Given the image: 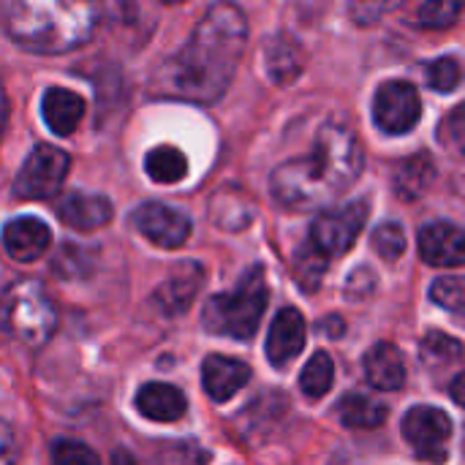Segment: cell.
I'll return each instance as SVG.
<instances>
[{
    "instance_id": "1",
    "label": "cell",
    "mask_w": 465,
    "mask_h": 465,
    "mask_svg": "<svg viewBox=\"0 0 465 465\" xmlns=\"http://www.w3.org/2000/svg\"><path fill=\"white\" fill-rule=\"evenodd\" d=\"M248 44V19L232 3L221 0L196 22L188 41L166 63L163 87L180 98L213 104L234 79L240 57Z\"/></svg>"
},
{
    "instance_id": "2",
    "label": "cell",
    "mask_w": 465,
    "mask_h": 465,
    "mask_svg": "<svg viewBox=\"0 0 465 465\" xmlns=\"http://www.w3.org/2000/svg\"><path fill=\"white\" fill-rule=\"evenodd\" d=\"M365 153L357 134L343 123H327L308 155L281 163L270 188L283 210L305 213L335 202L362 172Z\"/></svg>"
},
{
    "instance_id": "3",
    "label": "cell",
    "mask_w": 465,
    "mask_h": 465,
    "mask_svg": "<svg viewBox=\"0 0 465 465\" xmlns=\"http://www.w3.org/2000/svg\"><path fill=\"white\" fill-rule=\"evenodd\" d=\"M3 27L19 46L60 54L87 44L98 25V0H0Z\"/></svg>"
},
{
    "instance_id": "4",
    "label": "cell",
    "mask_w": 465,
    "mask_h": 465,
    "mask_svg": "<svg viewBox=\"0 0 465 465\" xmlns=\"http://www.w3.org/2000/svg\"><path fill=\"white\" fill-rule=\"evenodd\" d=\"M267 297H270V289H267L264 267H251L234 292L207 300L204 313H202L204 327L221 338L251 341L259 330L262 313L267 308Z\"/></svg>"
},
{
    "instance_id": "5",
    "label": "cell",
    "mask_w": 465,
    "mask_h": 465,
    "mask_svg": "<svg viewBox=\"0 0 465 465\" xmlns=\"http://www.w3.org/2000/svg\"><path fill=\"white\" fill-rule=\"evenodd\" d=\"M3 322L5 330L30 349H41L44 343H49L57 327V311L44 283L33 278L11 283L3 302Z\"/></svg>"
},
{
    "instance_id": "6",
    "label": "cell",
    "mask_w": 465,
    "mask_h": 465,
    "mask_svg": "<svg viewBox=\"0 0 465 465\" xmlns=\"http://www.w3.org/2000/svg\"><path fill=\"white\" fill-rule=\"evenodd\" d=\"M371 215V204L368 199H357L349 204H341L335 210H327L316 218L313 229H311V242L330 259L343 256L360 237V232L365 229Z\"/></svg>"
},
{
    "instance_id": "7",
    "label": "cell",
    "mask_w": 465,
    "mask_h": 465,
    "mask_svg": "<svg viewBox=\"0 0 465 465\" xmlns=\"http://www.w3.org/2000/svg\"><path fill=\"white\" fill-rule=\"evenodd\" d=\"M71 169V158L54 147V144H38L22 163L16 183H14V193L22 199H52Z\"/></svg>"
},
{
    "instance_id": "8",
    "label": "cell",
    "mask_w": 465,
    "mask_h": 465,
    "mask_svg": "<svg viewBox=\"0 0 465 465\" xmlns=\"http://www.w3.org/2000/svg\"><path fill=\"white\" fill-rule=\"evenodd\" d=\"M422 114V98L409 82H384L373 98V120L384 134H409Z\"/></svg>"
},
{
    "instance_id": "9",
    "label": "cell",
    "mask_w": 465,
    "mask_h": 465,
    "mask_svg": "<svg viewBox=\"0 0 465 465\" xmlns=\"http://www.w3.org/2000/svg\"><path fill=\"white\" fill-rule=\"evenodd\" d=\"M403 439L425 460H444L447 441L452 439V422L441 409L417 406L403 417Z\"/></svg>"
},
{
    "instance_id": "10",
    "label": "cell",
    "mask_w": 465,
    "mask_h": 465,
    "mask_svg": "<svg viewBox=\"0 0 465 465\" xmlns=\"http://www.w3.org/2000/svg\"><path fill=\"white\" fill-rule=\"evenodd\" d=\"M134 226L158 248H180L191 237V221L185 213L166 207L163 202H147L134 213Z\"/></svg>"
},
{
    "instance_id": "11",
    "label": "cell",
    "mask_w": 465,
    "mask_h": 465,
    "mask_svg": "<svg viewBox=\"0 0 465 465\" xmlns=\"http://www.w3.org/2000/svg\"><path fill=\"white\" fill-rule=\"evenodd\" d=\"M420 253L433 267H463L465 232L447 221L428 223L420 232Z\"/></svg>"
},
{
    "instance_id": "12",
    "label": "cell",
    "mask_w": 465,
    "mask_h": 465,
    "mask_svg": "<svg viewBox=\"0 0 465 465\" xmlns=\"http://www.w3.org/2000/svg\"><path fill=\"white\" fill-rule=\"evenodd\" d=\"M305 349V319L297 308H283L267 335V357L275 368L292 365Z\"/></svg>"
},
{
    "instance_id": "13",
    "label": "cell",
    "mask_w": 465,
    "mask_h": 465,
    "mask_svg": "<svg viewBox=\"0 0 465 465\" xmlns=\"http://www.w3.org/2000/svg\"><path fill=\"white\" fill-rule=\"evenodd\" d=\"M3 245H5L11 259H16V262H35L52 245V232H49V226L44 221H38L33 215L14 218L3 229Z\"/></svg>"
},
{
    "instance_id": "14",
    "label": "cell",
    "mask_w": 465,
    "mask_h": 465,
    "mask_svg": "<svg viewBox=\"0 0 465 465\" xmlns=\"http://www.w3.org/2000/svg\"><path fill=\"white\" fill-rule=\"evenodd\" d=\"M54 215L76 232H95L112 221V202L95 193H65L54 204Z\"/></svg>"
},
{
    "instance_id": "15",
    "label": "cell",
    "mask_w": 465,
    "mask_h": 465,
    "mask_svg": "<svg viewBox=\"0 0 465 465\" xmlns=\"http://www.w3.org/2000/svg\"><path fill=\"white\" fill-rule=\"evenodd\" d=\"M251 379V368L240 360L223 357V354H210L202 365V381H204V392L215 401V403H226L232 401Z\"/></svg>"
},
{
    "instance_id": "16",
    "label": "cell",
    "mask_w": 465,
    "mask_h": 465,
    "mask_svg": "<svg viewBox=\"0 0 465 465\" xmlns=\"http://www.w3.org/2000/svg\"><path fill=\"white\" fill-rule=\"evenodd\" d=\"M136 411L144 420H153V422H163L166 425V422H177V420L185 417L188 401H185V395L177 387L153 381V384H144L136 392Z\"/></svg>"
},
{
    "instance_id": "17",
    "label": "cell",
    "mask_w": 465,
    "mask_h": 465,
    "mask_svg": "<svg viewBox=\"0 0 465 465\" xmlns=\"http://www.w3.org/2000/svg\"><path fill=\"white\" fill-rule=\"evenodd\" d=\"M84 109H87L84 106V98L76 95L74 90H65V87H49L44 93V101H41L44 123L57 136L74 134L79 128L82 117H84Z\"/></svg>"
},
{
    "instance_id": "18",
    "label": "cell",
    "mask_w": 465,
    "mask_h": 465,
    "mask_svg": "<svg viewBox=\"0 0 465 465\" xmlns=\"http://www.w3.org/2000/svg\"><path fill=\"white\" fill-rule=\"evenodd\" d=\"M199 286H202V267L199 264H183L177 272H172L161 283V289L155 292V302L166 316H180L191 308Z\"/></svg>"
},
{
    "instance_id": "19",
    "label": "cell",
    "mask_w": 465,
    "mask_h": 465,
    "mask_svg": "<svg viewBox=\"0 0 465 465\" xmlns=\"http://www.w3.org/2000/svg\"><path fill=\"white\" fill-rule=\"evenodd\" d=\"M365 376L371 387L381 392H395L406 384V365L403 354L392 343H376L365 354Z\"/></svg>"
},
{
    "instance_id": "20",
    "label": "cell",
    "mask_w": 465,
    "mask_h": 465,
    "mask_svg": "<svg viewBox=\"0 0 465 465\" xmlns=\"http://www.w3.org/2000/svg\"><path fill=\"white\" fill-rule=\"evenodd\" d=\"M302 65H305L302 49L292 35L278 33L275 38L267 41V46H264V68H267L272 82H278V84L294 82L300 76Z\"/></svg>"
},
{
    "instance_id": "21",
    "label": "cell",
    "mask_w": 465,
    "mask_h": 465,
    "mask_svg": "<svg viewBox=\"0 0 465 465\" xmlns=\"http://www.w3.org/2000/svg\"><path fill=\"white\" fill-rule=\"evenodd\" d=\"M433 180H436V166L425 153L406 158L395 169V191L401 199H420Z\"/></svg>"
},
{
    "instance_id": "22",
    "label": "cell",
    "mask_w": 465,
    "mask_h": 465,
    "mask_svg": "<svg viewBox=\"0 0 465 465\" xmlns=\"http://www.w3.org/2000/svg\"><path fill=\"white\" fill-rule=\"evenodd\" d=\"M144 172L153 177V183L161 185H174L183 183L188 174V161L183 155V150L172 147V144H158L147 153L144 158Z\"/></svg>"
},
{
    "instance_id": "23",
    "label": "cell",
    "mask_w": 465,
    "mask_h": 465,
    "mask_svg": "<svg viewBox=\"0 0 465 465\" xmlns=\"http://www.w3.org/2000/svg\"><path fill=\"white\" fill-rule=\"evenodd\" d=\"M387 406L379 401H371L365 395H346L338 406V417L346 428L354 430H371V428H381L387 420Z\"/></svg>"
},
{
    "instance_id": "24",
    "label": "cell",
    "mask_w": 465,
    "mask_h": 465,
    "mask_svg": "<svg viewBox=\"0 0 465 465\" xmlns=\"http://www.w3.org/2000/svg\"><path fill=\"white\" fill-rule=\"evenodd\" d=\"M332 381H335V362H332V357L327 351H316L308 360V365H305V371L300 376V390L311 401H319V398H324L332 390Z\"/></svg>"
},
{
    "instance_id": "25",
    "label": "cell",
    "mask_w": 465,
    "mask_h": 465,
    "mask_svg": "<svg viewBox=\"0 0 465 465\" xmlns=\"http://www.w3.org/2000/svg\"><path fill=\"white\" fill-rule=\"evenodd\" d=\"M420 354H422V362H425L428 368H441V365H450V362L463 360L465 346L460 341L444 335V332H430V335L422 341Z\"/></svg>"
},
{
    "instance_id": "26",
    "label": "cell",
    "mask_w": 465,
    "mask_h": 465,
    "mask_svg": "<svg viewBox=\"0 0 465 465\" xmlns=\"http://www.w3.org/2000/svg\"><path fill=\"white\" fill-rule=\"evenodd\" d=\"M463 14V0H425L417 11V25L428 30H447L458 25Z\"/></svg>"
},
{
    "instance_id": "27",
    "label": "cell",
    "mask_w": 465,
    "mask_h": 465,
    "mask_svg": "<svg viewBox=\"0 0 465 465\" xmlns=\"http://www.w3.org/2000/svg\"><path fill=\"white\" fill-rule=\"evenodd\" d=\"M373 248L381 259L395 262L406 253V232L401 223H381L373 232Z\"/></svg>"
},
{
    "instance_id": "28",
    "label": "cell",
    "mask_w": 465,
    "mask_h": 465,
    "mask_svg": "<svg viewBox=\"0 0 465 465\" xmlns=\"http://www.w3.org/2000/svg\"><path fill=\"white\" fill-rule=\"evenodd\" d=\"M430 297L452 313H465V278H439L430 286Z\"/></svg>"
},
{
    "instance_id": "29",
    "label": "cell",
    "mask_w": 465,
    "mask_h": 465,
    "mask_svg": "<svg viewBox=\"0 0 465 465\" xmlns=\"http://www.w3.org/2000/svg\"><path fill=\"white\" fill-rule=\"evenodd\" d=\"M463 68L455 57H439L428 65V84L439 93H450L460 84Z\"/></svg>"
},
{
    "instance_id": "30",
    "label": "cell",
    "mask_w": 465,
    "mask_h": 465,
    "mask_svg": "<svg viewBox=\"0 0 465 465\" xmlns=\"http://www.w3.org/2000/svg\"><path fill=\"white\" fill-rule=\"evenodd\" d=\"M327 262H330V256H324L313 242H308L305 251H300V259H297V275H300V281L308 289H316L319 281H322V275H324V270H327Z\"/></svg>"
},
{
    "instance_id": "31",
    "label": "cell",
    "mask_w": 465,
    "mask_h": 465,
    "mask_svg": "<svg viewBox=\"0 0 465 465\" xmlns=\"http://www.w3.org/2000/svg\"><path fill=\"white\" fill-rule=\"evenodd\" d=\"M52 460L60 465H95L101 458H98L87 444L65 439V441H54V447H52Z\"/></svg>"
},
{
    "instance_id": "32",
    "label": "cell",
    "mask_w": 465,
    "mask_h": 465,
    "mask_svg": "<svg viewBox=\"0 0 465 465\" xmlns=\"http://www.w3.org/2000/svg\"><path fill=\"white\" fill-rule=\"evenodd\" d=\"M403 3H406V0H351L349 14H351V19H354L357 25H373V22H379L384 14L395 11V8L403 5Z\"/></svg>"
},
{
    "instance_id": "33",
    "label": "cell",
    "mask_w": 465,
    "mask_h": 465,
    "mask_svg": "<svg viewBox=\"0 0 465 465\" xmlns=\"http://www.w3.org/2000/svg\"><path fill=\"white\" fill-rule=\"evenodd\" d=\"M441 142L458 153V155H465V104H460L458 109H452L441 125Z\"/></svg>"
},
{
    "instance_id": "34",
    "label": "cell",
    "mask_w": 465,
    "mask_h": 465,
    "mask_svg": "<svg viewBox=\"0 0 465 465\" xmlns=\"http://www.w3.org/2000/svg\"><path fill=\"white\" fill-rule=\"evenodd\" d=\"M373 289H376V278H373V272H371L368 267H360V270L349 278V283H346V297H351V300H362V297L373 294Z\"/></svg>"
},
{
    "instance_id": "35",
    "label": "cell",
    "mask_w": 465,
    "mask_h": 465,
    "mask_svg": "<svg viewBox=\"0 0 465 465\" xmlns=\"http://www.w3.org/2000/svg\"><path fill=\"white\" fill-rule=\"evenodd\" d=\"M450 395H452V401H455L458 406H463L465 409V373H460V376L450 384Z\"/></svg>"
},
{
    "instance_id": "36",
    "label": "cell",
    "mask_w": 465,
    "mask_h": 465,
    "mask_svg": "<svg viewBox=\"0 0 465 465\" xmlns=\"http://www.w3.org/2000/svg\"><path fill=\"white\" fill-rule=\"evenodd\" d=\"M158 3H163V5H174V3H183V0H158Z\"/></svg>"
}]
</instances>
